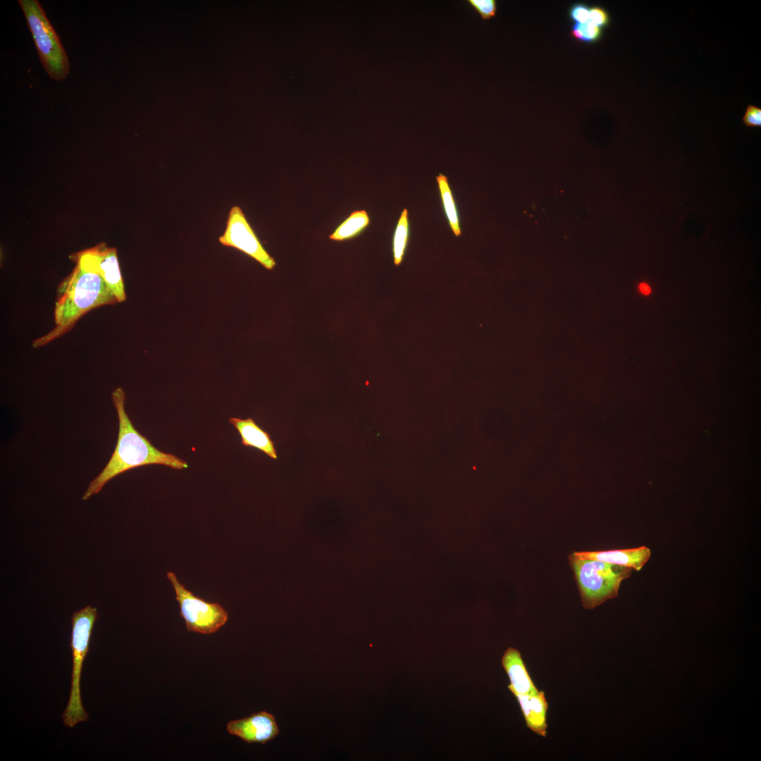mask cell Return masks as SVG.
<instances>
[{"instance_id": "cell-5", "label": "cell", "mask_w": 761, "mask_h": 761, "mask_svg": "<svg viewBox=\"0 0 761 761\" xmlns=\"http://www.w3.org/2000/svg\"><path fill=\"white\" fill-rule=\"evenodd\" d=\"M97 617V608L90 605L74 612L72 616L71 688L68 703L62 715L64 724L70 728L89 719V715L82 703L80 685L83 662L89 652L90 638Z\"/></svg>"}, {"instance_id": "cell-9", "label": "cell", "mask_w": 761, "mask_h": 761, "mask_svg": "<svg viewBox=\"0 0 761 761\" xmlns=\"http://www.w3.org/2000/svg\"><path fill=\"white\" fill-rule=\"evenodd\" d=\"M227 731L248 743L265 744L279 734L275 717L265 711L229 722Z\"/></svg>"}, {"instance_id": "cell-17", "label": "cell", "mask_w": 761, "mask_h": 761, "mask_svg": "<svg viewBox=\"0 0 761 761\" xmlns=\"http://www.w3.org/2000/svg\"><path fill=\"white\" fill-rule=\"evenodd\" d=\"M602 29L589 21L583 23H575L571 30V35L576 40L585 43H594L600 40Z\"/></svg>"}, {"instance_id": "cell-4", "label": "cell", "mask_w": 761, "mask_h": 761, "mask_svg": "<svg viewBox=\"0 0 761 761\" xmlns=\"http://www.w3.org/2000/svg\"><path fill=\"white\" fill-rule=\"evenodd\" d=\"M32 34L40 61L49 78L66 79L70 62L56 30L37 0H18Z\"/></svg>"}, {"instance_id": "cell-22", "label": "cell", "mask_w": 761, "mask_h": 761, "mask_svg": "<svg viewBox=\"0 0 761 761\" xmlns=\"http://www.w3.org/2000/svg\"><path fill=\"white\" fill-rule=\"evenodd\" d=\"M639 287L641 291L645 295H648L650 292V288L645 283H641Z\"/></svg>"}, {"instance_id": "cell-10", "label": "cell", "mask_w": 761, "mask_h": 761, "mask_svg": "<svg viewBox=\"0 0 761 761\" xmlns=\"http://www.w3.org/2000/svg\"><path fill=\"white\" fill-rule=\"evenodd\" d=\"M572 554L580 559H595L640 571L649 560L651 551L642 546L623 550L574 552Z\"/></svg>"}, {"instance_id": "cell-7", "label": "cell", "mask_w": 761, "mask_h": 761, "mask_svg": "<svg viewBox=\"0 0 761 761\" xmlns=\"http://www.w3.org/2000/svg\"><path fill=\"white\" fill-rule=\"evenodd\" d=\"M70 258L75 264L99 275L118 303L126 299L116 248L109 247L102 242L90 249L73 254Z\"/></svg>"}, {"instance_id": "cell-13", "label": "cell", "mask_w": 761, "mask_h": 761, "mask_svg": "<svg viewBox=\"0 0 761 761\" xmlns=\"http://www.w3.org/2000/svg\"><path fill=\"white\" fill-rule=\"evenodd\" d=\"M229 422L240 433L243 445L256 448L272 459L278 458L274 443L270 435L260 428L253 419L230 417Z\"/></svg>"}, {"instance_id": "cell-18", "label": "cell", "mask_w": 761, "mask_h": 761, "mask_svg": "<svg viewBox=\"0 0 761 761\" xmlns=\"http://www.w3.org/2000/svg\"><path fill=\"white\" fill-rule=\"evenodd\" d=\"M466 2L483 20H489L496 14L497 6L495 0H467Z\"/></svg>"}, {"instance_id": "cell-12", "label": "cell", "mask_w": 761, "mask_h": 761, "mask_svg": "<svg viewBox=\"0 0 761 761\" xmlns=\"http://www.w3.org/2000/svg\"><path fill=\"white\" fill-rule=\"evenodd\" d=\"M520 705L526 726L537 734L547 735L548 703L543 691L514 695Z\"/></svg>"}, {"instance_id": "cell-6", "label": "cell", "mask_w": 761, "mask_h": 761, "mask_svg": "<svg viewBox=\"0 0 761 761\" xmlns=\"http://www.w3.org/2000/svg\"><path fill=\"white\" fill-rule=\"evenodd\" d=\"M167 578L175 590L180 615L184 619L188 631L211 634L225 624L228 613L219 603L210 602L195 595L178 581L175 574L172 571L167 573Z\"/></svg>"}, {"instance_id": "cell-20", "label": "cell", "mask_w": 761, "mask_h": 761, "mask_svg": "<svg viewBox=\"0 0 761 761\" xmlns=\"http://www.w3.org/2000/svg\"><path fill=\"white\" fill-rule=\"evenodd\" d=\"M590 8L583 3H577L571 6L569 11V18L576 23H583L588 21Z\"/></svg>"}, {"instance_id": "cell-1", "label": "cell", "mask_w": 761, "mask_h": 761, "mask_svg": "<svg viewBox=\"0 0 761 761\" xmlns=\"http://www.w3.org/2000/svg\"><path fill=\"white\" fill-rule=\"evenodd\" d=\"M111 398L118 419L117 443L106 465L89 483L82 497L83 500L99 493L114 477L139 466L159 464L179 470L188 467L186 462L158 450L136 430L125 409V393L123 388H116Z\"/></svg>"}, {"instance_id": "cell-19", "label": "cell", "mask_w": 761, "mask_h": 761, "mask_svg": "<svg viewBox=\"0 0 761 761\" xmlns=\"http://www.w3.org/2000/svg\"><path fill=\"white\" fill-rule=\"evenodd\" d=\"M588 21L602 29L610 25V16L607 11L604 8L598 6H593L590 8Z\"/></svg>"}, {"instance_id": "cell-15", "label": "cell", "mask_w": 761, "mask_h": 761, "mask_svg": "<svg viewBox=\"0 0 761 761\" xmlns=\"http://www.w3.org/2000/svg\"><path fill=\"white\" fill-rule=\"evenodd\" d=\"M438 185L441 194L443 207L448 219L451 229L456 236L461 234L459 221L454 199L452 191L449 187L446 176L439 174L436 177Z\"/></svg>"}, {"instance_id": "cell-16", "label": "cell", "mask_w": 761, "mask_h": 761, "mask_svg": "<svg viewBox=\"0 0 761 761\" xmlns=\"http://www.w3.org/2000/svg\"><path fill=\"white\" fill-rule=\"evenodd\" d=\"M409 236L407 210L404 209L397 222L393 237L392 250L394 262L399 265L402 260Z\"/></svg>"}, {"instance_id": "cell-11", "label": "cell", "mask_w": 761, "mask_h": 761, "mask_svg": "<svg viewBox=\"0 0 761 761\" xmlns=\"http://www.w3.org/2000/svg\"><path fill=\"white\" fill-rule=\"evenodd\" d=\"M502 665L509 679L508 688L514 695L538 691L517 649L510 647L506 650L502 657Z\"/></svg>"}, {"instance_id": "cell-8", "label": "cell", "mask_w": 761, "mask_h": 761, "mask_svg": "<svg viewBox=\"0 0 761 761\" xmlns=\"http://www.w3.org/2000/svg\"><path fill=\"white\" fill-rule=\"evenodd\" d=\"M219 242L249 255L268 270L276 266L274 259L264 248L240 207L230 209L223 234Z\"/></svg>"}, {"instance_id": "cell-3", "label": "cell", "mask_w": 761, "mask_h": 761, "mask_svg": "<svg viewBox=\"0 0 761 761\" xmlns=\"http://www.w3.org/2000/svg\"><path fill=\"white\" fill-rule=\"evenodd\" d=\"M576 581L583 607L592 610L618 595L623 580L632 569L590 559L568 557Z\"/></svg>"}, {"instance_id": "cell-21", "label": "cell", "mask_w": 761, "mask_h": 761, "mask_svg": "<svg viewBox=\"0 0 761 761\" xmlns=\"http://www.w3.org/2000/svg\"><path fill=\"white\" fill-rule=\"evenodd\" d=\"M743 122L748 127H760L761 109L755 105L749 104L743 117Z\"/></svg>"}, {"instance_id": "cell-2", "label": "cell", "mask_w": 761, "mask_h": 761, "mask_svg": "<svg viewBox=\"0 0 761 761\" xmlns=\"http://www.w3.org/2000/svg\"><path fill=\"white\" fill-rule=\"evenodd\" d=\"M116 303V299L99 275L75 264L73 271L57 288L55 327L33 340L32 346L38 348L60 338L90 310Z\"/></svg>"}, {"instance_id": "cell-14", "label": "cell", "mask_w": 761, "mask_h": 761, "mask_svg": "<svg viewBox=\"0 0 761 761\" xmlns=\"http://www.w3.org/2000/svg\"><path fill=\"white\" fill-rule=\"evenodd\" d=\"M369 223L366 211H355L330 235L333 240L342 241L359 235Z\"/></svg>"}]
</instances>
